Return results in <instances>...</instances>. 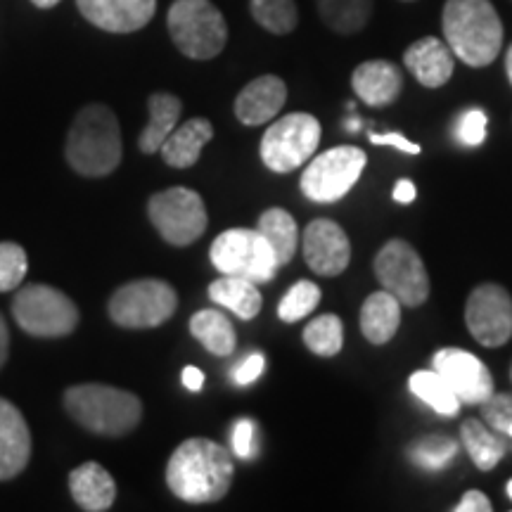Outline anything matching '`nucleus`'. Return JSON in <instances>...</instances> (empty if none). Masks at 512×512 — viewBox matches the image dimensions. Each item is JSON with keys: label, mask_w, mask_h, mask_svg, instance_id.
Here are the masks:
<instances>
[{"label": "nucleus", "mask_w": 512, "mask_h": 512, "mask_svg": "<svg viewBox=\"0 0 512 512\" xmlns=\"http://www.w3.org/2000/svg\"><path fill=\"white\" fill-rule=\"evenodd\" d=\"M510 377H512V368H510Z\"/></svg>", "instance_id": "603ef678"}, {"label": "nucleus", "mask_w": 512, "mask_h": 512, "mask_svg": "<svg viewBox=\"0 0 512 512\" xmlns=\"http://www.w3.org/2000/svg\"><path fill=\"white\" fill-rule=\"evenodd\" d=\"M318 15L337 34H356L373 15V0H316Z\"/></svg>", "instance_id": "c756f323"}, {"label": "nucleus", "mask_w": 512, "mask_h": 512, "mask_svg": "<svg viewBox=\"0 0 512 512\" xmlns=\"http://www.w3.org/2000/svg\"><path fill=\"white\" fill-rule=\"evenodd\" d=\"M458 444L446 434H427V437H420L413 441L411 448H408V456L420 470L437 472L446 470L453 460L458 458Z\"/></svg>", "instance_id": "7c9ffc66"}, {"label": "nucleus", "mask_w": 512, "mask_h": 512, "mask_svg": "<svg viewBox=\"0 0 512 512\" xmlns=\"http://www.w3.org/2000/svg\"><path fill=\"white\" fill-rule=\"evenodd\" d=\"M259 230L275 252L280 266H287L299 249V228L290 211L273 207L259 216Z\"/></svg>", "instance_id": "cd10ccee"}, {"label": "nucleus", "mask_w": 512, "mask_h": 512, "mask_svg": "<svg viewBox=\"0 0 512 512\" xmlns=\"http://www.w3.org/2000/svg\"><path fill=\"white\" fill-rule=\"evenodd\" d=\"M8 354H10V330H8V323H5L3 313H0V368H3L5 361H8Z\"/></svg>", "instance_id": "c03bdc74"}, {"label": "nucleus", "mask_w": 512, "mask_h": 512, "mask_svg": "<svg viewBox=\"0 0 512 512\" xmlns=\"http://www.w3.org/2000/svg\"><path fill=\"white\" fill-rule=\"evenodd\" d=\"M264 370H266V356L259 354V351H254V354L242 358L238 366L233 368V382L238 384V387H247V384L259 380V377L264 375Z\"/></svg>", "instance_id": "58836bf2"}, {"label": "nucleus", "mask_w": 512, "mask_h": 512, "mask_svg": "<svg viewBox=\"0 0 512 512\" xmlns=\"http://www.w3.org/2000/svg\"><path fill=\"white\" fill-rule=\"evenodd\" d=\"M230 441H233V453L242 460H249L256 456V425L252 420L242 418L235 422L233 434H230Z\"/></svg>", "instance_id": "4c0bfd02"}, {"label": "nucleus", "mask_w": 512, "mask_h": 512, "mask_svg": "<svg viewBox=\"0 0 512 512\" xmlns=\"http://www.w3.org/2000/svg\"><path fill=\"white\" fill-rule=\"evenodd\" d=\"M434 370L444 377L460 403L482 406L494 394V377L475 354L465 349H441L434 354Z\"/></svg>", "instance_id": "4468645a"}, {"label": "nucleus", "mask_w": 512, "mask_h": 512, "mask_svg": "<svg viewBox=\"0 0 512 512\" xmlns=\"http://www.w3.org/2000/svg\"><path fill=\"white\" fill-rule=\"evenodd\" d=\"M183 384H185V389H190V392H200L202 384H204L202 370L195 368V366L183 368Z\"/></svg>", "instance_id": "37998d69"}, {"label": "nucleus", "mask_w": 512, "mask_h": 512, "mask_svg": "<svg viewBox=\"0 0 512 512\" xmlns=\"http://www.w3.org/2000/svg\"><path fill=\"white\" fill-rule=\"evenodd\" d=\"M214 138V126L209 119L195 117L176 126L162 145V159L174 169H190L200 159L204 145Z\"/></svg>", "instance_id": "4be33fe9"}, {"label": "nucleus", "mask_w": 512, "mask_h": 512, "mask_svg": "<svg viewBox=\"0 0 512 512\" xmlns=\"http://www.w3.org/2000/svg\"><path fill=\"white\" fill-rule=\"evenodd\" d=\"M465 323L482 347H503L512 337V297L503 285L484 283L467 297Z\"/></svg>", "instance_id": "ddd939ff"}, {"label": "nucleus", "mask_w": 512, "mask_h": 512, "mask_svg": "<svg viewBox=\"0 0 512 512\" xmlns=\"http://www.w3.org/2000/svg\"><path fill=\"white\" fill-rule=\"evenodd\" d=\"M64 408L83 430L110 439L126 437L143 420V401L112 384H74L64 392Z\"/></svg>", "instance_id": "20e7f679"}, {"label": "nucleus", "mask_w": 512, "mask_h": 512, "mask_svg": "<svg viewBox=\"0 0 512 512\" xmlns=\"http://www.w3.org/2000/svg\"><path fill=\"white\" fill-rule=\"evenodd\" d=\"M29 259L17 242H0V292H15L24 283Z\"/></svg>", "instance_id": "f704fd0d"}, {"label": "nucleus", "mask_w": 512, "mask_h": 512, "mask_svg": "<svg viewBox=\"0 0 512 512\" xmlns=\"http://www.w3.org/2000/svg\"><path fill=\"white\" fill-rule=\"evenodd\" d=\"M403 64L425 88H441L453 76V50L441 38L427 36L403 53Z\"/></svg>", "instance_id": "aec40b11"}, {"label": "nucleus", "mask_w": 512, "mask_h": 512, "mask_svg": "<svg viewBox=\"0 0 512 512\" xmlns=\"http://www.w3.org/2000/svg\"><path fill=\"white\" fill-rule=\"evenodd\" d=\"M375 275L382 290L394 294L401 306L418 309L430 297V275L411 242L389 240L375 256Z\"/></svg>", "instance_id": "9b49d317"}, {"label": "nucleus", "mask_w": 512, "mask_h": 512, "mask_svg": "<svg viewBox=\"0 0 512 512\" xmlns=\"http://www.w3.org/2000/svg\"><path fill=\"white\" fill-rule=\"evenodd\" d=\"M31 3L41 10H50V8H55L57 3H62V0H31Z\"/></svg>", "instance_id": "a18cd8bd"}, {"label": "nucleus", "mask_w": 512, "mask_h": 512, "mask_svg": "<svg viewBox=\"0 0 512 512\" xmlns=\"http://www.w3.org/2000/svg\"><path fill=\"white\" fill-rule=\"evenodd\" d=\"M190 332L214 356H230L235 351V344H238L230 318L226 313L214 309L197 311L190 318Z\"/></svg>", "instance_id": "bb28decb"}, {"label": "nucleus", "mask_w": 512, "mask_h": 512, "mask_svg": "<svg viewBox=\"0 0 512 512\" xmlns=\"http://www.w3.org/2000/svg\"><path fill=\"white\" fill-rule=\"evenodd\" d=\"M304 344L316 356H337L344 347V325L335 313L313 318L304 328Z\"/></svg>", "instance_id": "473e14b6"}, {"label": "nucleus", "mask_w": 512, "mask_h": 512, "mask_svg": "<svg viewBox=\"0 0 512 512\" xmlns=\"http://www.w3.org/2000/svg\"><path fill=\"white\" fill-rule=\"evenodd\" d=\"M320 304V287L311 280H299L294 283L278 304V316L285 323H297L309 316V313Z\"/></svg>", "instance_id": "72a5a7b5"}, {"label": "nucleus", "mask_w": 512, "mask_h": 512, "mask_svg": "<svg viewBox=\"0 0 512 512\" xmlns=\"http://www.w3.org/2000/svg\"><path fill=\"white\" fill-rule=\"evenodd\" d=\"M366 152L361 147H332L316 159H311L302 174V192L311 202L330 204L342 200L354 188L366 169Z\"/></svg>", "instance_id": "f8f14e48"}, {"label": "nucleus", "mask_w": 512, "mask_h": 512, "mask_svg": "<svg viewBox=\"0 0 512 512\" xmlns=\"http://www.w3.org/2000/svg\"><path fill=\"white\" fill-rule=\"evenodd\" d=\"M147 219L164 242L174 247L195 245L209 226L207 207L200 192L190 188H169L147 200Z\"/></svg>", "instance_id": "6e6552de"}, {"label": "nucleus", "mask_w": 512, "mask_h": 512, "mask_svg": "<svg viewBox=\"0 0 512 512\" xmlns=\"http://www.w3.org/2000/svg\"><path fill=\"white\" fill-rule=\"evenodd\" d=\"M209 299L223 306V309L233 311L242 320L259 316L261 304H264L256 283L247 278H238V275H221L219 280H214L209 285Z\"/></svg>", "instance_id": "a878e982"}, {"label": "nucleus", "mask_w": 512, "mask_h": 512, "mask_svg": "<svg viewBox=\"0 0 512 512\" xmlns=\"http://www.w3.org/2000/svg\"><path fill=\"white\" fill-rule=\"evenodd\" d=\"M147 110H150V121H147L143 133H140L138 147L143 155H155V152L162 150L164 140L178 126L183 102L174 93H152L147 98Z\"/></svg>", "instance_id": "5701e85b"}, {"label": "nucleus", "mask_w": 512, "mask_h": 512, "mask_svg": "<svg viewBox=\"0 0 512 512\" xmlns=\"http://www.w3.org/2000/svg\"><path fill=\"white\" fill-rule=\"evenodd\" d=\"M460 441H463L467 456L472 458L482 472L494 470L508 453V437L501 432L491 430L482 420H465L460 427Z\"/></svg>", "instance_id": "393cba45"}, {"label": "nucleus", "mask_w": 512, "mask_h": 512, "mask_svg": "<svg viewBox=\"0 0 512 512\" xmlns=\"http://www.w3.org/2000/svg\"><path fill=\"white\" fill-rule=\"evenodd\" d=\"M486 124H489V121H486V114L482 110H477V107H472V110H465L458 117L456 136L460 143L467 147H479L486 138Z\"/></svg>", "instance_id": "e433bc0d"}, {"label": "nucleus", "mask_w": 512, "mask_h": 512, "mask_svg": "<svg viewBox=\"0 0 512 512\" xmlns=\"http://www.w3.org/2000/svg\"><path fill=\"white\" fill-rule=\"evenodd\" d=\"M503 434H505V437H508V439H512V425H510V427H508V430H505Z\"/></svg>", "instance_id": "09e8293b"}, {"label": "nucleus", "mask_w": 512, "mask_h": 512, "mask_svg": "<svg viewBox=\"0 0 512 512\" xmlns=\"http://www.w3.org/2000/svg\"><path fill=\"white\" fill-rule=\"evenodd\" d=\"M401 325V302L387 290L373 292L361 309V332L370 344H387Z\"/></svg>", "instance_id": "b1692460"}, {"label": "nucleus", "mask_w": 512, "mask_h": 512, "mask_svg": "<svg viewBox=\"0 0 512 512\" xmlns=\"http://www.w3.org/2000/svg\"><path fill=\"white\" fill-rule=\"evenodd\" d=\"M441 27L448 48L467 67H489L503 48V24L491 0H446Z\"/></svg>", "instance_id": "7ed1b4c3"}, {"label": "nucleus", "mask_w": 512, "mask_h": 512, "mask_svg": "<svg viewBox=\"0 0 512 512\" xmlns=\"http://www.w3.org/2000/svg\"><path fill=\"white\" fill-rule=\"evenodd\" d=\"M354 93L370 107H387L403 91V74L389 60H368L358 64L351 76Z\"/></svg>", "instance_id": "6ab92c4d"}, {"label": "nucleus", "mask_w": 512, "mask_h": 512, "mask_svg": "<svg viewBox=\"0 0 512 512\" xmlns=\"http://www.w3.org/2000/svg\"><path fill=\"white\" fill-rule=\"evenodd\" d=\"M31 432L15 403L0 396V482H10L27 470Z\"/></svg>", "instance_id": "f3484780"}, {"label": "nucleus", "mask_w": 512, "mask_h": 512, "mask_svg": "<svg viewBox=\"0 0 512 512\" xmlns=\"http://www.w3.org/2000/svg\"><path fill=\"white\" fill-rule=\"evenodd\" d=\"M166 27L176 48L190 60H211L228 43V24L211 0H174Z\"/></svg>", "instance_id": "39448f33"}, {"label": "nucleus", "mask_w": 512, "mask_h": 512, "mask_svg": "<svg viewBox=\"0 0 512 512\" xmlns=\"http://www.w3.org/2000/svg\"><path fill=\"white\" fill-rule=\"evenodd\" d=\"M408 387H411V392L422 403H427L434 413L444 415V418H456L460 413V406H463L437 370H418L408 380Z\"/></svg>", "instance_id": "c85d7f7f"}, {"label": "nucleus", "mask_w": 512, "mask_h": 512, "mask_svg": "<svg viewBox=\"0 0 512 512\" xmlns=\"http://www.w3.org/2000/svg\"><path fill=\"white\" fill-rule=\"evenodd\" d=\"M482 418L491 430L503 434L512 425V394H491L482 403Z\"/></svg>", "instance_id": "c9c22d12"}, {"label": "nucleus", "mask_w": 512, "mask_h": 512, "mask_svg": "<svg viewBox=\"0 0 512 512\" xmlns=\"http://www.w3.org/2000/svg\"><path fill=\"white\" fill-rule=\"evenodd\" d=\"M349 131H358V119L349 121Z\"/></svg>", "instance_id": "de8ad7c7"}, {"label": "nucleus", "mask_w": 512, "mask_h": 512, "mask_svg": "<svg viewBox=\"0 0 512 512\" xmlns=\"http://www.w3.org/2000/svg\"><path fill=\"white\" fill-rule=\"evenodd\" d=\"M456 512H491V501L486 498L482 491L472 489L460 498V503L453 508Z\"/></svg>", "instance_id": "a19ab883"}, {"label": "nucleus", "mask_w": 512, "mask_h": 512, "mask_svg": "<svg viewBox=\"0 0 512 512\" xmlns=\"http://www.w3.org/2000/svg\"><path fill=\"white\" fill-rule=\"evenodd\" d=\"M69 491L74 503L86 512H105L117 501V482L100 463H83L69 472Z\"/></svg>", "instance_id": "412c9836"}, {"label": "nucleus", "mask_w": 512, "mask_h": 512, "mask_svg": "<svg viewBox=\"0 0 512 512\" xmlns=\"http://www.w3.org/2000/svg\"><path fill=\"white\" fill-rule=\"evenodd\" d=\"M249 12H252L256 24H261L275 36L292 34L299 22L294 0H249Z\"/></svg>", "instance_id": "2f4dec72"}, {"label": "nucleus", "mask_w": 512, "mask_h": 512, "mask_svg": "<svg viewBox=\"0 0 512 512\" xmlns=\"http://www.w3.org/2000/svg\"><path fill=\"white\" fill-rule=\"evenodd\" d=\"M505 72H508V79L512 83V46L508 48V55H505Z\"/></svg>", "instance_id": "49530a36"}, {"label": "nucleus", "mask_w": 512, "mask_h": 512, "mask_svg": "<svg viewBox=\"0 0 512 512\" xmlns=\"http://www.w3.org/2000/svg\"><path fill=\"white\" fill-rule=\"evenodd\" d=\"M320 143V124L313 114L292 112L273 121L261 138V159L275 174H290L309 162Z\"/></svg>", "instance_id": "9d476101"}, {"label": "nucleus", "mask_w": 512, "mask_h": 512, "mask_svg": "<svg viewBox=\"0 0 512 512\" xmlns=\"http://www.w3.org/2000/svg\"><path fill=\"white\" fill-rule=\"evenodd\" d=\"M12 316L31 337L57 339L72 335L79 325V309L62 290L50 285H27L12 299Z\"/></svg>", "instance_id": "0eeeda50"}, {"label": "nucleus", "mask_w": 512, "mask_h": 512, "mask_svg": "<svg viewBox=\"0 0 512 512\" xmlns=\"http://www.w3.org/2000/svg\"><path fill=\"white\" fill-rule=\"evenodd\" d=\"M178 309L174 287L159 278H140L121 285L110 297L107 313L126 330H150L164 325Z\"/></svg>", "instance_id": "423d86ee"}, {"label": "nucleus", "mask_w": 512, "mask_h": 512, "mask_svg": "<svg viewBox=\"0 0 512 512\" xmlns=\"http://www.w3.org/2000/svg\"><path fill=\"white\" fill-rule=\"evenodd\" d=\"M370 143L396 147V150L406 152V155H420L418 143H411L406 136H401V133H394V131L392 133H370Z\"/></svg>", "instance_id": "ea45409f"}, {"label": "nucleus", "mask_w": 512, "mask_h": 512, "mask_svg": "<svg viewBox=\"0 0 512 512\" xmlns=\"http://www.w3.org/2000/svg\"><path fill=\"white\" fill-rule=\"evenodd\" d=\"M211 264L223 275H238L252 283H271L278 273V259L259 230L230 228L211 245Z\"/></svg>", "instance_id": "1a4fd4ad"}, {"label": "nucleus", "mask_w": 512, "mask_h": 512, "mask_svg": "<svg viewBox=\"0 0 512 512\" xmlns=\"http://www.w3.org/2000/svg\"><path fill=\"white\" fill-rule=\"evenodd\" d=\"M64 155L79 176L105 178L117 171L124 155L117 114L100 102L83 107L69 126Z\"/></svg>", "instance_id": "f03ea898"}, {"label": "nucleus", "mask_w": 512, "mask_h": 512, "mask_svg": "<svg viewBox=\"0 0 512 512\" xmlns=\"http://www.w3.org/2000/svg\"><path fill=\"white\" fill-rule=\"evenodd\" d=\"M235 465L228 448L211 439H185L166 463V484L185 503H216L230 491Z\"/></svg>", "instance_id": "f257e3e1"}, {"label": "nucleus", "mask_w": 512, "mask_h": 512, "mask_svg": "<svg viewBox=\"0 0 512 512\" xmlns=\"http://www.w3.org/2000/svg\"><path fill=\"white\" fill-rule=\"evenodd\" d=\"M508 496L512 498V479H510V482H508Z\"/></svg>", "instance_id": "8fccbe9b"}, {"label": "nucleus", "mask_w": 512, "mask_h": 512, "mask_svg": "<svg viewBox=\"0 0 512 512\" xmlns=\"http://www.w3.org/2000/svg\"><path fill=\"white\" fill-rule=\"evenodd\" d=\"M415 195H418V190H415L413 181H408V178H403V181L396 183L394 188V200L399 204H411L415 200Z\"/></svg>", "instance_id": "79ce46f5"}, {"label": "nucleus", "mask_w": 512, "mask_h": 512, "mask_svg": "<svg viewBox=\"0 0 512 512\" xmlns=\"http://www.w3.org/2000/svg\"><path fill=\"white\" fill-rule=\"evenodd\" d=\"M304 259L313 273L335 278L347 271L351 261V242L339 223L330 219L311 221L302 238Z\"/></svg>", "instance_id": "2eb2a0df"}, {"label": "nucleus", "mask_w": 512, "mask_h": 512, "mask_svg": "<svg viewBox=\"0 0 512 512\" xmlns=\"http://www.w3.org/2000/svg\"><path fill=\"white\" fill-rule=\"evenodd\" d=\"M76 5L93 27L110 34L140 31L157 12V0H76Z\"/></svg>", "instance_id": "dca6fc26"}, {"label": "nucleus", "mask_w": 512, "mask_h": 512, "mask_svg": "<svg viewBox=\"0 0 512 512\" xmlns=\"http://www.w3.org/2000/svg\"><path fill=\"white\" fill-rule=\"evenodd\" d=\"M403 3H413V0H403Z\"/></svg>", "instance_id": "3c124183"}, {"label": "nucleus", "mask_w": 512, "mask_h": 512, "mask_svg": "<svg viewBox=\"0 0 512 512\" xmlns=\"http://www.w3.org/2000/svg\"><path fill=\"white\" fill-rule=\"evenodd\" d=\"M287 102V86L280 76L266 74L249 81L235 98V117L245 126H264L278 117Z\"/></svg>", "instance_id": "a211bd4d"}]
</instances>
